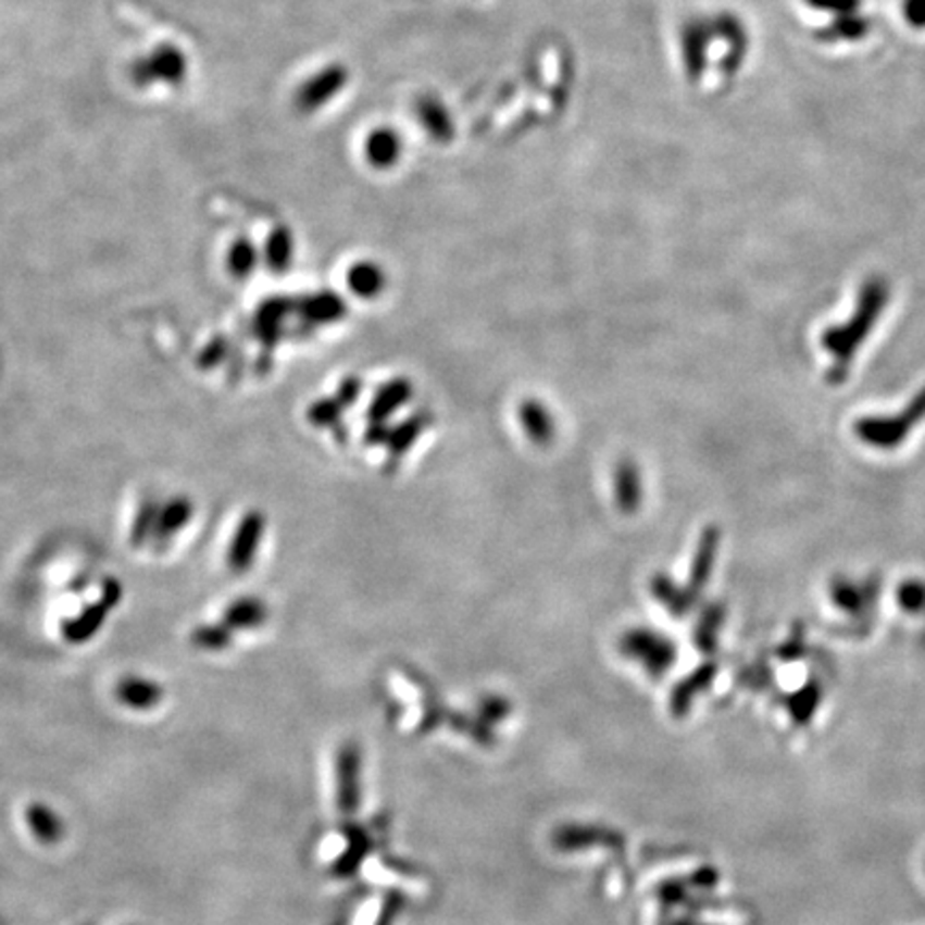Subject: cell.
I'll return each mask as SVG.
<instances>
[{"label": "cell", "mask_w": 925, "mask_h": 925, "mask_svg": "<svg viewBox=\"0 0 925 925\" xmlns=\"http://www.w3.org/2000/svg\"><path fill=\"white\" fill-rule=\"evenodd\" d=\"M350 82V72L346 65L330 63L320 72L307 77L296 90V105L304 114H313L326 108L333 99H337Z\"/></svg>", "instance_id": "obj_4"}, {"label": "cell", "mask_w": 925, "mask_h": 925, "mask_svg": "<svg viewBox=\"0 0 925 925\" xmlns=\"http://www.w3.org/2000/svg\"><path fill=\"white\" fill-rule=\"evenodd\" d=\"M712 666H703L690 679L682 682L679 688L673 692V713L675 715H682V713L688 712L690 705H692V699L708 688V684L712 682Z\"/></svg>", "instance_id": "obj_18"}, {"label": "cell", "mask_w": 925, "mask_h": 925, "mask_svg": "<svg viewBox=\"0 0 925 925\" xmlns=\"http://www.w3.org/2000/svg\"><path fill=\"white\" fill-rule=\"evenodd\" d=\"M403 138L392 127H375L364 140V159L375 170H390L403 157Z\"/></svg>", "instance_id": "obj_7"}, {"label": "cell", "mask_w": 925, "mask_h": 925, "mask_svg": "<svg viewBox=\"0 0 925 925\" xmlns=\"http://www.w3.org/2000/svg\"><path fill=\"white\" fill-rule=\"evenodd\" d=\"M518 421H521V427L525 430V435L532 441H536L540 446L553 441L555 428H558L555 427V418L540 401H534V399L523 401L521 408H518Z\"/></svg>", "instance_id": "obj_11"}, {"label": "cell", "mask_w": 925, "mask_h": 925, "mask_svg": "<svg viewBox=\"0 0 925 925\" xmlns=\"http://www.w3.org/2000/svg\"><path fill=\"white\" fill-rule=\"evenodd\" d=\"M902 15L909 26L924 30L925 28V0H902Z\"/></svg>", "instance_id": "obj_28"}, {"label": "cell", "mask_w": 925, "mask_h": 925, "mask_svg": "<svg viewBox=\"0 0 925 925\" xmlns=\"http://www.w3.org/2000/svg\"><path fill=\"white\" fill-rule=\"evenodd\" d=\"M712 560H713V534H708L705 536V540L701 542V551H699V555H697V562H695V570H692V585L699 589L701 585H705V580H708V576H710V570H712Z\"/></svg>", "instance_id": "obj_26"}, {"label": "cell", "mask_w": 925, "mask_h": 925, "mask_svg": "<svg viewBox=\"0 0 925 925\" xmlns=\"http://www.w3.org/2000/svg\"><path fill=\"white\" fill-rule=\"evenodd\" d=\"M412 399V384L408 379H392L384 384L371 405H368V418L371 423H386L392 414H397L408 401Z\"/></svg>", "instance_id": "obj_10"}, {"label": "cell", "mask_w": 925, "mask_h": 925, "mask_svg": "<svg viewBox=\"0 0 925 925\" xmlns=\"http://www.w3.org/2000/svg\"><path fill=\"white\" fill-rule=\"evenodd\" d=\"M232 622L238 626H255L264 620V604L258 600H242L232 609Z\"/></svg>", "instance_id": "obj_24"}, {"label": "cell", "mask_w": 925, "mask_h": 925, "mask_svg": "<svg viewBox=\"0 0 925 925\" xmlns=\"http://www.w3.org/2000/svg\"><path fill=\"white\" fill-rule=\"evenodd\" d=\"M289 307L291 304L287 300H284V298H275V300H271V302H266L262 307V311H260V333H262L264 339L273 341L277 337V330L282 328V322H284L285 313L289 311Z\"/></svg>", "instance_id": "obj_21"}, {"label": "cell", "mask_w": 925, "mask_h": 925, "mask_svg": "<svg viewBox=\"0 0 925 925\" xmlns=\"http://www.w3.org/2000/svg\"><path fill=\"white\" fill-rule=\"evenodd\" d=\"M428 421H430V418H428L425 412H418V414H414L412 418L403 421L399 427L388 428L386 443H388L390 454L399 457V454L408 452V450L412 448V443L421 437V433H423L425 427H427Z\"/></svg>", "instance_id": "obj_16"}, {"label": "cell", "mask_w": 925, "mask_h": 925, "mask_svg": "<svg viewBox=\"0 0 925 925\" xmlns=\"http://www.w3.org/2000/svg\"><path fill=\"white\" fill-rule=\"evenodd\" d=\"M255 264H258V251H255V247L251 242H247V240L236 242L234 249H232V253H229V268L234 271V275L236 277H247L253 271Z\"/></svg>", "instance_id": "obj_23"}, {"label": "cell", "mask_w": 925, "mask_h": 925, "mask_svg": "<svg viewBox=\"0 0 925 925\" xmlns=\"http://www.w3.org/2000/svg\"><path fill=\"white\" fill-rule=\"evenodd\" d=\"M887 296H889V289H887V284L883 279H870L867 284L863 285L861 298H859V311H857L853 320L847 324L851 328L829 333L827 339H825V346L829 350H834L836 357L840 358L838 362H849L847 358L853 354L854 341H859L867 333V326L878 317L880 309L885 307Z\"/></svg>", "instance_id": "obj_1"}, {"label": "cell", "mask_w": 925, "mask_h": 925, "mask_svg": "<svg viewBox=\"0 0 925 925\" xmlns=\"http://www.w3.org/2000/svg\"><path fill=\"white\" fill-rule=\"evenodd\" d=\"M872 30V20L861 11L834 15L827 26L816 30V39L823 43H854L863 41Z\"/></svg>", "instance_id": "obj_8"}, {"label": "cell", "mask_w": 925, "mask_h": 925, "mask_svg": "<svg viewBox=\"0 0 925 925\" xmlns=\"http://www.w3.org/2000/svg\"><path fill=\"white\" fill-rule=\"evenodd\" d=\"M358 752L354 746H346L339 754V808L354 812L358 801Z\"/></svg>", "instance_id": "obj_15"}, {"label": "cell", "mask_w": 925, "mask_h": 925, "mask_svg": "<svg viewBox=\"0 0 925 925\" xmlns=\"http://www.w3.org/2000/svg\"><path fill=\"white\" fill-rule=\"evenodd\" d=\"M360 392H362V382L354 377V375H350V377H346L343 382H341V386H339V390H337V401L343 405V408H348V405H352L354 401H357L358 397H360Z\"/></svg>", "instance_id": "obj_29"}, {"label": "cell", "mask_w": 925, "mask_h": 925, "mask_svg": "<svg viewBox=\"0 0 925 925\" xmlns=\"http://www.w3.org/2000/svg\"><path fill=\"white\" fill-rule=\"evenodd\" d=\"M609 834L607 832H598V829H587V827H583V829H578V827H568V829H562L558 836H555V845L560 847V849H585V847H591V845H607V838Z\"/></svg>", "instance_id": "obj_20"}, {"label": "cell", "mask_w": 925, "mask_h": 925, "mask_svg": "<svg viewBox=\"0 0 925 925\" xmlns=\"http://www.w3.org/2000/svg\"><path fill=\"white\" fill-rule=\"evenodd\" d=\"M348 287L358 298H377L386 287V273L375 262H357L348 271Z\"/></svg>", "instance_id": "obj_14"}, {"label": "cell", "mask_w": 925, "mask_h": 925, "mask_svg": "<svg viewBox=\"0 0 925 925\" xmlns=\"http://www.w3.org/2000/svg\"><path fill=\"white\" fill-rule=\"evenodd\" d=\"M414 114L418 118V125L423 127V132L433 142H452V138L457 134V125H454V116H452V112H450V108L443 99H439L437 95H430V92L421 95L414 103Z\"/></svg>", "instance_id": "obj_6"}, {"label": "cell", "mask_w": 925, "mask_h": 925, "mask_svg": "<svg viewBox=\"0 0 925 925\" xmlns=\"http://www.w3.org/2000/svg\"><path fill=\"white\" fill-rule=\"evenodd\" d=\"M386 437H388V428L384 427V423H373L364 435L368 443H386Z\"/></svg>", "instance_id": "obj_31"}, {"label": "cell", "mask_w": 925, "mask_h": 925, "mask_svg": "<svg viewBox=\"0 0 925 925\" xmlns=\"http://www.w3.org/2000/svg\"><path fill=\"white\" fill-rule=\"evenodd\" d=\"M613 489H615V501L624 512H633L641 505V474H639L635 463H630V461L620 463V467L615 470Z\"/></svg>", "instance_id": "obj_13"}, {"label": "cell", "mask_w": 925, "mask_h": 925, "mask_svg": "<svg viewBox=\"0 0 925 925\" xmlns=\"http://www.w3.org/2000/svg\"><path fill=\"white\" fill-rule=\"evenodd\" d=\"M925 589L922 585H907L904 587V591H902V604L907 607V609H920L922 604H924V600H920V598H924Z\"/></svg>", "instance_id": "obj_30"}, {"label": "cell", "mask_w": 925, "mask_h": 925, "mask_svg": "<svg viewBox=\"0 0 925 925\" xmlns=\"http://www.w3.org/2000/svg\"><path fill=\"white\" fill-rule=\"evenodd\" d=\"M713 39H720L726 46L724 57L720 59L717 67L724 77H735L741 72L748 50H750V35L739 15L733 11H720L712 20Z\"/></svg>", "instance_id": "obj_3"}, {"label": "cell", "mask_w": 925, "mask_h": 925, "mask_svg": "<svg viewBox=\"0 0 925 925\" xmlns=\"http://www.w3.org/2000/svg\"><path fill=\"white\" fill-rule=\"evenodd\" d=\"M341 414H343V405L337 399H322L311 405L309 421L315 427H335L339 425Z\"/></svg>", "instance_id": "obj_22"}, {"label": "cell", "mask_w": 925, "mask_h": 925, "mask_svg": "<svg viewBox=\"0 0 925 925\" xmlns=\"http://www.w3.org/2000/svg\"><path fill=\"white\" fill-rule=\"evenodd\" d=\"M293 258V236L287 227H277L266 242V262L271 271L285 273Z\"/></svg>", "instance_id": "obj_17"}, {"label": "cell", "mask_w": 925, "mask_h": 925, "mask_svg": "<svg viewBox=\"0 0 925 925\" xmlns=\"http://www.w3.org/2000/svg\"><path fill=\"white\" fill-rule=\"evenodd\" d=\"M816 708H818V690H816V688H805V690H801V692L792 699L790 712H792L795 720H797L799 724H808V722H810V715L814 713Z\"/></svg>", "instance_id": "obj_25"}, {"label": "cell", "mask_w": 925, "mask_h": 925, "mask_svg": "<svg viewBox=\"0 0 925 925\" xmlns=\"http://www.w3.org/2000/svg\"><path fill=\"white\" fill-rule=\"evenodd\" d=\"M651 589H653L655 598H658V600H660V602H662L668 611H673L675 615H684V613H688V611H690V607H692L690 593H688L686 589L677 587L673 580H668V578H664V576H658V578L653 580Z\"/></svg>", "instance_id": "obj_19"}, {"label": "cell", "mask_w": 925, "mask_h": 925, "mask_svg": "<svg viewBox=\"0 0 925 925\" xmlns=\"http://www.w3.org/2000/svg\"><path fill=\"white\" fill-rule=\"evenodd\" d=\"M298 311L309 324H333L346 315V300L333 289H322L304 296Z\"/></svg>", "instance_id": "obj_9"}, {"label": "cell", "mask_w": 925, "mask_h": 925, "mask_svg": "<svg viewBox=\"0 0 925 925\" xmlns=\"http://www.w3.org/2000/svg\"><path fill=\"white\" fill-rule=\"evenodd\" d=\"M808 7L816 9V11H825L832 15H842V13H853L861 9L863 0H803Z\"/></svg>", "instance_id": "obj_27"}, {"label": "cell", "mask_w": 925, "mask_h": 925, "mask_svg": "<svg viewBox=\"0 0 925 925\" xmlns=\"http://www.w3.org/2000/svg\"><path fill=\"white\" fill-rule=\"evenodd\" d=\"M620 645H622V653L641 662L651 677H662L677 658L673 641L664 639L660 633L645 630V628L628 630L622 637Z\"/></svg>", "instance_id": "obj_2"}, {"label": "cell", "mask_w": 925, "mask_h": 925, "mask_svg": "<svg viewBox=\"0 0 925 925\" xmlns=\"http://www.w3.org/2000/svg\"><path fill=\"white\" fill-rule=\"evenodd\" d=\"M262 532H264V518L260 514H251V516L245 518V523L240 525L238 536L234 540V547H232V566H234V570L249 568L253 555L258 551V545L262 540Z\"/></svg>", "instance_id": "obj_12"}, {"label": "cell", "mask_w": 925, "mask_h": 925, "mask_svg": "<svg viewBox=\"0 0 925 925\" xmlns=\"http://www.w3.org/2000/svg\"><path fill=\"white\" fill-rule=\"evenodd\" d=\"M713 30L712 22L705 17H690L682 24L679 30V50H682V63L684 73L690 82L703 79L710 65V50H712Z\"/></svg>", "instance_id": "obj_5"}]
</instances>
